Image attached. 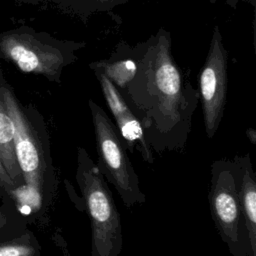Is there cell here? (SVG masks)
<instances>
[{
    "label": "cell",
    "mask_w": 256,
    "mask_h": 256,
    "mask_svg": "<svg viewBox=\"0 0 256 256\" xmlns=\"http://www.w3.org/2000/svg\"><path fill=\"white\" fill-rule=\"evenodd\" d=\"M94 69H99L102 71L117 87L123 88L133 77L136 70V63L130 59L118 60L114 62H102L94 63L91 65Z\"/></svg>",
    "instance_id": "obj_12"
},
{
    "label": "cell",
    "mask_w": 256,
    "mask_h": 256,
    "mask_svg": "<svg viewBox=\"0 0 256 256\" xmlns=\"http://www.w3.org/2000/svg\"><path fill=\"white\" fill-rule=\"evenodd\" d=\"M18 188L8 175L0 160V194L8 201L14 202L16 199V192Z\"/></svg>",
    "instance_id": "obj_14"
},
{
    "label": "cell",
    "mask_w": 256,
    "mask_h": 256,
    "mask_svg": "<svg viewBox=\"0 0 256 256\" xmlns=\"http://www.w3.org/2000/svg\"><path fill=\"white\" fill-rule=\"evenodd\" d=\"M238 162L215 161L211 166L209 204L215 227L232 256H251L242 217Z\"/></svg>",
    "instance_id": "obj_6"
},
{
    "label": "cell",
    "mask_w": 256,
    "mask_h": 256,
    "mask_svg": "<svg viewBox=\"0 0 256 256\" xmlns=\"http://www.w3.org/2000/svg\"><path fill=\"white\" fill-rule=\"evenodd\" d=\"M230 6H233V7H235L236 6V3L238 2V1H250V3H251V5L253 6V7H255V0H225Z\"/></svg>",
    "instance_id": "obj_17"
},
{
    "label": "cell",
    "mask_w": 256,
    "mask_h": 256,
    "mask_svg": "<svg viewBox=\"0 0 256 256\" xmlns=\"http://www.w3.org/2000/svg\"><path fill=\"white\" fill-rule=\"evenodd\" d=\"M0 93L13 122L15 154L24 188L36 197L38 204L48 203L54 193L55 177L46 133L39 130L4 78L0 82Z\"/></svg>",
    "instance_id": "obj_2"
},
{
    "label": "cell",
    "mask_w": 256,
    "mask_h": 256,
    "mask_svg": "<svg viewBox=\"0 0 256 256\" xmlns=\"http://www.w3.org/2000/svg\"><path fill=\"white\" fill-rule=\"evenodd\" d=\"M0 256H42L40 245L29 230L0 243Z\"/></svg>",
    "instance_id": "obj_11"
},
{
    "label": "cell",
    "mask_w": 256,
    "mask_h": 256,
    "mask_svg": "<svg viewBox=\"0 0 256 256\" xmlns=\"http://www.w3.org/2000/svg\"><path fill=\"white\" fill-rule=\"evenodd\" d=\"M249 156L246 154L236 159L239 166L238 193L250 255L256 256V180Z\"/></svg>",
    "instance_id": "obj_9"
},
{
    "label": "cell",
    "mask_w": 256,
    "mask_h": 256,
    "mask_svg": "<svg viewBox=\"0 0 256 256\" xmlns=\"http://www.w3.org/2000/svg\"><path fill=\"white\" fill-rule=\"evenodd\" d=\"M94 71L99 80L106 103L113 114L117 125L116 128L121 135L125 147L132 153L134 152V148H137L142 154L143 159L147 163L152 164L153 158L151 148L146 142L141 122L129 108L113 82L99 69H94Z\"/></svg>",
    "instance_id": "obj_8"
},
{
    "label": "cell",
    "mask_w": 256,
    "mask_h": 256,
    "mask_svg": "<svg viewBox=\"0 0 256 256\" xmlns=\"http://www.w3.org/2000/svg\"><path fill=\"white\" fill-rule=\"evenodd\" d=\"M76 181L90 219L91 255L118 256L123 243L120 215L104 176L83 147L77 149Z\"/></svg>",
    "instance_id": "obj_3"
},
{
    "label": "cell",
    "mask_w": 256,
    "mask_h": 256,
    "mask_svg": "<svg viewBox=\"0 0 256 256\" xmlns=\"http://www.w3.org/2000/svg\"><path fill=\"white\" fill-rule=\"evenodd\" d=\"M16 212L13 206L11 208L0 206V239H4L10 232L21 234L26 230L23 228L22 218Z\"/></svg>",
    "instance_id": "obj_13"
},
{
    "label": "cell",
    "mask_w": 256,
    "mask_h": 256,
    "mask_svg": "<svg viewBox=\"0 0 256 256\" xmlns=\"http://www.w3.org/2000/svg\"><path fill=\"white\" fill-rule=\"evenodd\" d=\"M124 89L143 112L145 128L149 131L145 134L146 140L152 132L155 134L151 139L160 136L162 140V136L190 125L198 94L185 85L172 55L170 33L165 29H159L144 44L135 73Z\"/></svg>",
    "instance_id": "obj_1"
},
{
    "label": "cell",
    "mask_w": 256,
    "mask_h": 256,
    "mask_svg": "<svg viewBox=\"0 0 256 256\" xmlns=\"http://www.w3.org/2000/svg\"><path fill=\"white\" fill-rule=\"evenodd\" d=\"M92 115L98 168L110 181L126 207L145 203V194L139 186V178L126 153V147L119 137L116 126L106 112L92 99L88 101Z\"/></svg>",
    "instance_id": "obj_5"
},
{
    "label": "cell",
    "mask_w": 256,
    "mask_h": 256,
    "mask_svg": "<svg viewBox=\"0 0 256 256\" xmlns=\"http://www.w3.org/2000/svg\"><path fill=\"white\" fill-rule=\"evenodd\" d=\"M84 45L58 40L29 28H18L0 34V57L23 73L60 82L64 68L76 59V51Z\"/></svg>",
    "instance_id": "obj_4"
},
{
    "label": "cell",
    "mask_w": 256,
    "mask_h": 256,
    "mask_svg": "<svg viewBox=\"0 0 256 256\" xmlns=\"http://www.w3.org/2000/svg\"><path fill=\"white\" fill-rule=\"evenodd\" d=\"M128 1L130 0H87L86 8H89L91 11L107 10Z\"/></svg>",
    "instance_id": "obj_15"
},
{
    "label": "cell",
    "mask_w": 256,
    "mask_h": 256,
    "mask_svg": "<svg viewBox=\"0 0 256 256\" xmlns=\"http://www.w3.org/2000/svg\"><path fill=\"white\" fill-rule=\"evenodd\" d=\"M0 69V82L3 79ZM0 160L6 169L8 175L17 186L18 191L24 188V181L20 167L18 165L15 147L13 122L7 111L5 102L0 93ZM16 192V194H17Z\"/></svg>",
    "instance_id": "obj_10"
},
{
    "label": "cell",
    "mask_w": 256,
    "mask_h": 256,
    "mask_svg": "<svg viewBox=\"0 0 256 256\" xmlns=\"http://www.w3.org/2000/svg\"><path fill=\"white\" fill-rule=\"evenodd\" d=\"M228 54L219 27L214 26L208 52L199 73V96L207 137L212 139L221 122L227 94Z\"/></svg>",
    "instance_id": "obj_7"
},
{
    "label": "cell",
    "mask_w": 256,
    "mask_h": 256,
    "mask_svg": "<svg viewBox=\"0 0 256 256\" xmlns=\"http://www.w3.org/2000/svg\"><path fill=\"white\" fill-rule=\"evenodd\" d=\"M246 134H247V137L250 140V142L252 144H255L256 143V132H255V130L253 128H248L247 131H246Z\"/></svg>",
    "instance_id": "obj_16"
},
{
    "label": "cell",
    "mask_w": 256,
    "mask_h": 256,
    "mask_svg": "<svg viewBox=\"0 0 256 256\" xmlns=\"http://www.w3.org/2000/svg\"><path fill=\"white\" fill-rule=\"evenodd\" d=\"M22 2H32V1H39V0H19Z\"/></svg>",
    "instance_id": "obj_18"
}]
</instances>
